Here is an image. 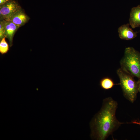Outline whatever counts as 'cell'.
Returning <instances> with one entry per match:
<instances>
[{"instance_id":"ba28073f","label":"cell","mask_w":140,"mask_h":140,"mask_svg":"<svg viewBox=\"0 0 140 140\" xmlns=\"http://www.w3.org/2000/svg\"><path fill=\"white\" fill-rule=\"evenodd\" d=\"M19 27L11 21H6L5 25V37L8 39L10 47L12 45L15 34Z\"/></svg>"},{"instance_id":"52a82bcc","label":"cell","mask_w":140,"mask_h":140,"mask_svg":"<svg viewBox=\"0 0 140 140\" xmlns=\"http://www.w3.org/2000/svg\"><path fill=\"white\" fill-rule=\"evenodd\" d=\"M129 22L130 25L132 28L140 26V5L131 9Z\"/></svg>"},{"instance_id":"8fae6325","label":"cell","mask_w":140,"mask_h":140,"mask_svg":"<svg viewBox=\"0 0 140 140\" xmlns=\"http://www.w3.org/2000/svg\"><path fill=\"white\" fill-rule=\"evenodd\" d=\"M6 21L4 20H0V40L5 37V25Z\"/></svg>"},{"instance_id":"277c9868","label":"cell","mask_w":140,"mask_h":140,"mask_svg":"<svg viewBox=\"0 0 140 140\" xmlns=\"http://www.w3.org/2000/svg\"><path fill=\"white\" fill-rule=\"evenodd\" d=\"M21 8L16 1L9 0L5 3L0 5V20L8 21L10 18Z\"/></svg>"},{"instance_id":"3957f363","label":"cell","mask_w":140,"mask_h":140,"mask_svg":"<svg viewBox=\"0 0 140 140\" xmlns=\"http://www.w3.org/2000/svg\"><path fill=\"white\" fill-rule=\"evenodd\" d=\"M121 67L140 81V52L132 47L126 48L120 61Z\"/></svg>"},{"instance_id":"30bf717a","label":"cell","mask_w":140,"mask_h":140,"mask_svg":"<svg viewBox=\"0 0 140 140\" xmlns=\"http://www.w3.org/2000/svg\"><path fill=\"white\" fill-rule=\"evenodd\" d=\"M5 37L3 38L0 43V52L2 54L6 53L9 50V46L6 41Z\"/></svg>"},{"instance_id":"7a4b0ae2","label":"cell","mask_w":140,"mask_h":140,"mask_svg":"<svg viewBox=\"0 0 140 140\" xmlns=\"http://www.w3.org/2000/svg\"><path fill=\"white\" fill-rule=\"evenodd\" d=\"M116 73L124 96L130 102L133 103L136 99L138 92L139 81H136L133 76L121 67L117 70Z\"/></svg>"},{"instance_id":"4fadbf2b","label":"cell","mask_w":140,"mask_h":140,"mask_svg":"<svg viewBox=\"0 0 140 140\" xmlns=\"http://www.w3.org/2000/svg\"><path fill=\"white\" fill-rule=\"evenodd\" d=\"M9 0H0V5H1L5 3Z\"/></svg>"},{"instance_id":"7c38bea8","label":"cell","mask_w":140,"mask_h":140,"mask_svg":"<svg viewBox=\"0 0 140 140\" xmlns=\"http://www.w3.org/2000/svg\"><path fill=\"white\" fill-rule=\"evenodd\" d=\"M127 123H132L140 125V121L139 120H134L132 121L131 122H127Z\"/></svg>"},{"instance_id":"5b68a950","label":"cell","mask_w":140,"mask_h":140,"mask_svg":"<svg viewBox=\"0 0 140 140\" xmlns=\"http://www.w3.org/2000/svg\"><path fill=\"white\" fill-rule=\"evenodd\" d=\"M129 24H124L119 27L118 32L119 37L122 39L131 40L135 38L137 32H135L129 27Z\"/></svg>"},{"instance_id":"5bb4252c","label":"cell","mask_w":140,"mask_h":140,"mask_svg":"<svg viewBox=\"0 0 140 140\" xmlns=\"http://www.w3.org/2000/svg\"><path fill=\"white\" fill-rule=\"evenodd\" d=\"M139 81V84L138 88V91L140 93V81Z\"/></svg>"},{"instance_id":"6da1fadb","label":"cell","mask_w":140,"mask_h":140,"mask_svg":"<svg viewBox=\"0 0 140 140\" xmlns=\"http://www.w3.org/2000/svg\"><path fill=\"white\" fill-rule=\"evenodd\" d=\"M117 101L111 97L103 100L100 110L94 116L90 123V136L93 139L104 140L122 124L116 116Z\"/></svg>"},{"instance_id":"8992f818","label":"cell","mask_w":140,"mask_h":140,"mask_svg":"<svg viewBox=\"0 0 140 140\" xmlns=\"http://www.w3.org/2000/svg\"><path fill=\"white\" fill-rule=\"evenodd\" d=\"M29 19V17L21 8L14 14L9 21H11L20 27L24 25L28 22Z\"/></svg>"},{"instance_id":"9c48e42d","label":"cell","mask_w":140,"mask_h":140,"mask_svg":"<svg viewBox=\"0 0 140 140\" xmlns=\"http://www.w3.org/2000/svg\"><path fill=\"white\" fill-rule=\"evenodd\" d=\"M115 84L110 78L105 77L102 78L100 82L101 87L104 90H108L112 88Z\"/></svg>"}]
</instances>
